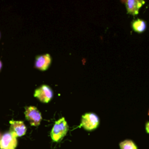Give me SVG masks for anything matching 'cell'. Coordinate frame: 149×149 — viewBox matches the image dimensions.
Here are the masks:
<instances>
[{
    "label": "cell",
    "mask_w": 149,
    "mask_h": 149,
    "mask_svg": "<svg viewBox=\"0 0 149 149\" xmlns=\"http://www.w3.org/2000/svg\"><path fill=\"white\" fill-rule=\"evenodd\" d=\"M51 64V57L49 54L40 55L36 58L35 66L40 71H46Z\"/></svg>",
    "instance_id": "52a82bcc"
},
{
    "label": "cell",
    "mask_w": 149,
    "mask_h": 149,
    "mask_svg": "<svg viewBox=\"0 0 149 149\" xmlns=\"http://www.w3.org/2000/svg\"><path fill=\"white\" fill-rule=\"evenodd\" d=\"M10 132L16 138L23 136L26 133L27 128L22 121L11 120L10 122Z\"/></svg>",
    "instance_id": "8992f818"
},
{
    "label": "cell",
    "mask_w": 149,
    "mask_h": 149,
    "mask_svg": "<svg viewBox=\"0 0 149 149\" xmlns=\"http://www.w3.org/2000/svg\"><path fill=\"white\" fill-rule=\"evenodd\" d=\"M17 145V138L10 132H5L1 135L0 139V148L1 149H15Z\"/></svg>",
    "instance_id": "5b68a950"
},
{
    "label": "cell",
    "mask_w": 149,
    "mask_h": 149,
    "mask_svg": "<svg viewBox=\"0 0 149 149\" xmlns=\"http://www.w3.org/2000/svg\"><path fill=\"white\" fill-rule=\"evenodd\" d=\"M126 4L127 10L129 14L135 15L138 14L139 10L143 4H145L144 1H140V0H127L125 1Z\"/></svg>",
    "instance_id": "ba28073f"
},
{
    "label": "cell",
    "mask_w": 149,
    "mask_h": 149,
    "mask_svg": "<svg viewBox=\"0 0 149 149\" xmlns=\"http://www.w3.org/2000/svg\"><path fill=\"white\" fill-rule=\"evenodd\" d=\"M99 125V118L95 113H88L83 115L81 126L86 130L92 131L95 130Z\"/></svg>",
    "instance_id": "3957f363"
},
{
    "label": "cell",
    "mask_w": 149,
    "mask_h": 149,
    "mask_svg": "<svg viewBox=\"0 0 149 149\" xmlns=\"http://www.w3.org/2000/svg\"><path fill=\"white\" fill-rule=\"evenodd\" d=\"M25 116H26V120L29 121L31 126H39L42 122V113L34 106L26 107Z\"/></svg>",
    "instance_id": "7a4b0ae2"
},
{
    "label": "cell",
    "mask_w": 149,
    "mask_h": 149,
    "mask_svg": "<svg viewBox=\"0 0 149 149\" xmlns=\"http://www.w3.org/2000/svg\"><path fill=\"white\" fill-rule=\"evenodd\" d=\"M68 130V126L63 117L56 121L51 131V138L55 142H58L63 138Z\"/></svg>",
    "instance_id": "6da1fadb"
},
{
    "label": "cell",
    "mask_w": 149,
    "mask_h": 149,
    "mask_svg": "<svg viewBox=\"0 0 149 149\" xmlns=\"http://www.w3.org/2000/svg\"><path fill=\"white\" fill-rule=\"evenodd\" d=\"M121 149H138L136 145L130 140H126L119 144Z\"/></svg>",
    "instance_id": "30bf717a"
},
{
    "label": "cell",
    "mask_w": 149,
    "mask_h": 149,
    "mask_svg": "<svg viewBox=\"0 0 149 149\" xmlns=\"http://www.w3.org/2000/svg\"><path fill=\"white\" fill-rule=\"evenodd\" d=\"M146 132L149 134V122H147L146 125Z\"/></svg>",
    "instance_id": "8fae6325"
},
{
    "label": "cell",
    "mask_w": 149,
    "mask_h": 149,
    "mask_svg": "<svg viewBox=\"0 0 149 149\" xmlns=\"http://www.w3.org/2000/svg\"><path fill=\"white\" fill-rule=\"evenodd\" d=\"M132 28H133L134 31L138 33H141V32L144 31L146 28V24L145 21L141 19H138V20H135L132 23Z\"/></svg>",
    "instance_id": "9c48e42d"
},
{
    "label": "cell",
    "mask_w": 149,
    "mask_h": 149,
    "mask_svg": "<svg viewBox=\"0 0 149 149\" xmlns=\"http://www.w3.org/2000/svg\"><path fill=\"white\" fill-rule=\"evenodd\" d=\"M1 133H0V139H1Z\"/></svg>",
    "instance_id": "4fadbf2b"
},
{
    "label": "cell",
    "mask_w": 149,
    "mask_h": 149,
    "mask_svg": "<svg viewBox=\"0 0 149 149\" xmlns=\"http://www.w3.org/2000/svg\"><path fill=\"white\" fill-rule=\"evenodd\" d=\"M148 115H149V111H148Z\"/></svg>",
    "instance_id": "5bb4252c"
},
{
    "label": "cell",
    "mask_w": 149,
    "mask_h": 149,
    "mask_svg": "<svg viewBox=\"0 0 149 149\" xmlns=\"http://www.w3.org/2000/svg\"><path fill=\"white\" fill-rule=\"evenodd\" d=\"M1 67H2V63H1V61H0V71H1Z\"/></svg>",
    "instance_id": "7c38bea8"
},
{
    "label": "cell",
    "mask_w": 149,
    "mask_h": 149,
    "mask_svg": "<svg viewBox=\"0 0 149 149\" xmlns=\"http://www.w3.org/2000/svg\"><path fill=\"white\" fill-rule=\"evenodd\" d=\"M53 96L52 89L47 85H42L35 90L34 97L39 99L42 103H48L51 100Z\"/></svg>",
    "instance_id": "277c9868"
}]
</instances>
